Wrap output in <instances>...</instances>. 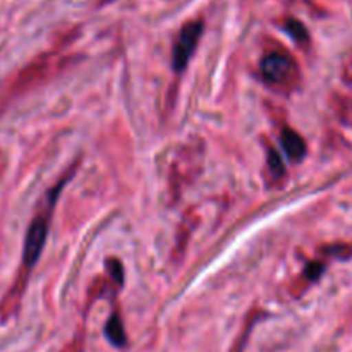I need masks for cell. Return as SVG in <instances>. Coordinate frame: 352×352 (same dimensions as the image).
<instances>
[{"mask_svg": "<svg viewBox=\"0 0 352 352\" xmlns=\"http://www.w3.org/2000/svg\"><path fill=\"white\" fill-rule=\"evenodd\" d=\"M267 164H268V170H270V175L274 181H280L282 177L285 175V167H284V162H282L280 153L274 148L268 150L267 155Z\"/></svg>", "mask_w": 352, "mask_h": 352, "instance_id": "cell-6", "label": "cell"}, {"mask_svg": "<svg viewBox=\"0 0 352 352\" xmlns=\"http://www.w3.org/2000/svg\"><path fill=\"white\" fill-rule=\"evenodd\" d=\"M285 28H287L289 34H291L292 38H294L298 43H306L308 41V31H306V28L302 26L299 21H294V19H289L287 24H285Z\"/></svg>", "mask_w": 352, "mask_h": 352, "instance_id": "cell-7", "label": "cell"}, {"mask_svg": "<svg viewBox=\"0 0 352 352\" xmlns=\"http://www.w3.org/2000/svg\"><path fill=\"white\" fill-rule=\"evenodd\" d=\"M65 179H62L54 189L48 191V195L45 196V205L41 206L40 212L36 213V217L31 222L30 229H28L26 241H24V251H23V265L26 268V272H30L31 268L36 265L38 258H40L41 251H43L45 241H47L48 227H50V217L54 212L55 201H57L58 195H60V189L64 188Z\"/></svg>", "mask_w": 352, "mask_h": 352, "instance_id": "cell-1", "label": "cell"}, {"mask_svg": "<svg viewBox=\"0 0 352 352\" xmlns=\"http://www.w3.org/2000/svg\"><path fill=\"white\" fill-rule=\"evenodd\" d=\"M261 76L277 89H289L298 82L299 69L294 58L284 52H270L261 60Z\"/></svg>", "mask_w": 352, "mask_h": 352, "instance_id": "cell-2", "label": "cell"}, {"mask_svg": "<svg viewBox=\"0 0 352 352\" xmlns=\"http://www.w3.org/2000/svg\"><path fill=\"white\" fill-rule=\"evenodd\" d=\"M280 143H282V148H284L285 155H287L292 162H299L305 158L306 143H305V140H302V138L296 133V131L289 129V127L282 129Z\"/></svg>", "mask_w": 352, "mask_h": 352, "instance_id": "cell-4", "label": "cell"}, {"mask_svg": "<svg viewBox=\"0 0 352 352\" xmlns=\"http://www.w3.org/2000/svg\"><path fill=\"white\" fill-rule=\"evenodd\" d=\"M203 28H205V23L201 19H196L186 23L182 30L179 31L174 41V48H172V67H174V71H184L188 62L191 60L192 54H195L196 47H198Z\"/></svg>", "mask_w": 352, "mask_h": 352, "instance_id": "cell-3", "label": "cell"}, {"mask_svg": "<svg viewBox=\"0 0 352 352\" xmlns=\"http://www.w3.org/2000/svg\"><path fill=\"white\" fill-rule=\"evenodd\" d=\"M105 333L110 339V342L116 344V346H124L126 344V333H124L122 322H120V318L117 315H113L110 318V322L107 323Z\"/></svg>", "mask_w": 352, "mask_h": 352, "instance_id": "cell-5", "label": "cell"}]
</instances>
